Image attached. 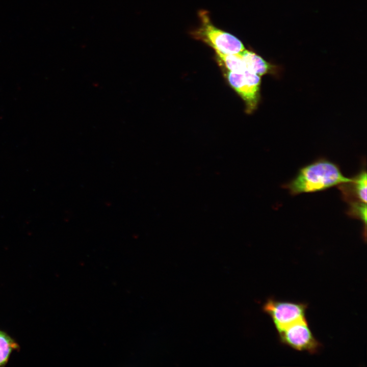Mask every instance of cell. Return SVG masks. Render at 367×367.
<instances>
[{"mask_svg":"<svg viewBox=\"0 0 367 367\" xmlns=\"http://www.w3.org/2000/svg\"><path fill=\"white\" fill-rule=\"evenodd\" d=\"M351 180L352 178L342 174L336 164L321 160L301 168L296 176L283 188L296 195L323 191Z\"/></svg>","mask_w":367,"mask_h":367,"instance_id":"obj_1","label":"cell"},{"mask_svg":"<svg viewBox=\"0 0 367 367\" xmlns=\"http://www.w3.org/2000/svg\"><path fill=\"white\" fill-rule=\"evenodd\" d=\"M200 25L192 32V36L213 48L215 51L227 54H240L245 48L242 42L234 36L216 27L211 22L208 13H199Z\"/></svg>","mask_w":367,"mask_h":367,"instance_id":"obj_2","label":"cell"},{"mask_svg":"<svg viewBox=\"0 0 367 367\" xmlns=\"http://www.w3.org/2000/svg\"><path fill=\"white\" fill-rule=\"evenodd\" d=\"M307 305L304 303L269 299L263 306L264 311L272 320L277 331L306 318Z\"/></svg>","mask_w":367,"mask_h":367,"instance_id":"obj_3","label":"cell"},{"mask_svg":"<svg viewBox=\"0 0 367 367\" xmlns=\"http://www.w3.org/2000/svg\"><path fill=\"white\" fill-rule=\"evenodd\" d=\"M261 76L246 69L243 72L228 71L227 78L229 84L243 99L246 111L251 113L258 105L260 98Z\"/></svg>","mask_w":367,"mask_h":367,"instance_id":"obj_4","label":"cell"},{"mask_svg":"<svg viewBox=\"0 0 367 367\" xmlns=\"http://www.w3.org/2000/svg\"><path fill=\"white\" fill-rule=\"evenodd\" d=\"M277 332L281 343L296 350L313 354L322 346L314 336L306 318L297 321Z\"/></svg>","mask_w":367,"mask_h":367,"instance_id":"obj_5","label":"cell"},{"mask_svg":"<svg viewBox=\"0 0 367 367\" xmlns=\"http://www.w3.org/2000/svg\"><path fill=\"white\" fill-rule=\"evenodd\" d=\"M366 172L361 171L350 182L339 185L342 196L348 202L360 201L366 203Z\"/></svg>","mask_w":367,"mask_h":367,"instance_id":"obj_6","label":"cell"},{"mask_svg":"<svg viewBox=\"0 0 367 367\" xmlns=\"http://www.w3.org/2000/svg\"><path fill=\"white\" fill-rule=\"evenodd\" d=\"M240 55L244 60L247 69L260 76L274 70V66L252 51L245 49Z\"/></svg>","mask_w":367,"mask_h":367,"instance_id":"obj_7","label":"cell"},{"mask_svg":"<svg viewBox=\"0 0 367 367\" xmlns=\"http://www.w3.org/2000/svg\"><path fill=\"white\" fill-rule=\"evenodd\" d=\"M18 348V345L11 336L0 330V366L5 365L12 351Z\"/></svg>","mask_w":367,"mask_h":367,"instance_id":"obj_8","label":"cell"},{"mask_svg":"<svg viewBox=\"0 0 367 367\" xmlns=\"http://www.w3.org/2000/svg\"><path fill=\"white\" fill-rule=\"evenodd\" d=\"M217 57L223 62L228 71L243 72L247 69L246 65L240 54H227L215 51Z\"/></svg>","mask_w":367,"mask_h":367,"instance_id":"obj_9","label":"cell"},{"mask_svg":"<svg viewBox=\"0 0 367 367\" xmlns=\"http://www.w3.org/2000/svg\"><path fill=\"white\" fill-rule=\"evenodd\" d=\"M348 203L349 204L348 215L361 220L366 227V203L360 201H351Z\"/></svg>","mask_w":367,"mask_h":367,"instance_id":"obj_10","label":"cell"}]
</instances>
